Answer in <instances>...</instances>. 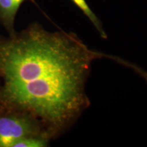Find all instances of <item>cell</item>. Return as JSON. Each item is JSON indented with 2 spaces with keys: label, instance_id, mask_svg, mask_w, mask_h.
<instances>
[{
  "label": "cell",
  "instance_id": "cell-1",
  "mask_svg": "<svg viewBox=\"0 0 147 147\" xmlns=\"http://www.w3.org/2000/svg\"><path fill=\"white\" fill-rule=\"evenodd\" d=\"M103 57L73 33L36 23L0 38V115L32 119L50 139L60 135L89 106L86 82Z\"/></svg>",
  "mask_w": 147,
  "mask_h": 147
},
{
  "label": "cell",
  "instance_id": "cell-2",
  "mask_svg": "<svg viewBox=\"0 0 147 147\" xmlns=\"http://www.w3.org/2000/svg\"><path fill=\"white\" fill-rule=\"evenodd\" d=\"M32 136L48 137L32 119L16 115H0V147H12L19 140Z\"/></svg>",
  "mask_w": 147,
  "mask_h": 147
},
{
  "label": "cell",
  "instance_id": "cell-3",
  "mask_svg": "<svg viewBox=\"0 0 147 147\" xmlns=\"http://www.w3.org/2000/svg\"><path fill=\"white\" fill-rule=\"evenodd\" d=\"M25 0H0V21L6 27L10 35L15 33L14 21L16 12Z\"/></svg>",
  "mask_w": 147,
  "mask_h": 147
},
{
  "label": "cell",
  "instance_id": "cell-4",
  "mask_svg": "<svg viewBox=\"0 0 147 147\" xmlns=\"http://www.w3.org/2000/svg\"><path fill=\"white\" fill-rule=\"evenodd\" d=\"M71 1L87 16V17L90 20V21L93 23L95 29H97V31L100 34L101 38H102L103 39H107L108 36L105 31L103 29L100 19L97 17L94 12L91 10V9L90 8V7L87 4V3L86 2L85 0H71Z\"/></svg>",
  "mask_w": 147,
  "mask_h": 147
},
{
  "label": "cell",
  "instance_id": "cell-5",
  "mask_svg": "<svg viewBox=\"0 0 147 147\" xmlns=\"http://www.w3.org/2000/svg\"><path fill=\"white\" fill-rule=\"evenodd\" d=\"M49 140L45 136H32L19 140L12 147H45L49 146Z\"/></svg>",
  "mask_w": 147,
  "mask_h": 147
},
{
  "label": "cell",
  "instance_id": "cell-6",
  "mask_svg": "<svg viewBox=\"0 0 147 147\" xmlns=\"http://www.w3.org/2000/svg\"><path fill=\"white\" fill-rule=\"evenodd\" d=\"M104 58H108L110 59H112L114 61L117 62V63L121 64V65L125 66L127 67L133 69L137 74H138L142 78L144 79L147 82V71L145 69H142V67H140V66L136 65V64L132 63L131 62L125 60L123 59H121V57L117 56H113L111 55H107V54H104Z\"/></svg>",
  "mask_w": 147,
  "mask_h": 147
}]
</instances>
